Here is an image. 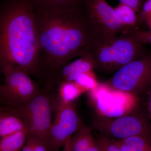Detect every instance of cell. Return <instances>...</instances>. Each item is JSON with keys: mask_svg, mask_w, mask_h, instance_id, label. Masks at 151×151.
Returning <instances> with one entry per match:
<instances>
[{"mask_svg": "<svg viewBox=\"0 0 151 151\" xmlns=\"http://www.w3.org/2000/svg\"><path fill=\"white\" fill-rule=\"evenodd\" d=\"M27 129L24 122L16 114L4 107L0 110V137H2Z\"/></svg>", "mask_w": 151, "mask_h": 151, "instance_id": "obj_13", "label": "cell"}, {"mask_svg": "<svg viewBox=\"0 0 151 151\" xmlns=\"http://www.w3.org/2000/svg\"><path fill=\"white\" fill-rule=\"evenodd\" d=\"M58 98L56 105L73 103L85 92L86 89L72 81H64L57 84Z\"/></svg>", "mask_w": 151, "mask_h": 151, "instance_id": "obj_14", "label": "cell"}, {"mask_svg": "<svg viewBox=\"0 0 151 151\" xmlns=\"http://www.w3.org/2000/svg\"><path fill=\"white\" fill-rule=\"evenodd\" d=\"M28 134L27 129H25L1 137L0 151H22Z\"/></svg>", "mask_w": 151, "mask_h": 151, "instance_id": "obj_15", "label": "cell"}, {"mask_svg": "<svg viewBox=\"0 0 151 151\" xmlns=\"http://www.w3.org/2000/svg\"><path fill=\"white\" fill-rule=\"evenodd\" d=\"M36 23L42 75L46 81L63 66L89 52L94 32L85 9L36 12Z\"/></svg>", "mask_w": 151, "mask_h": 151, "instance_id": "obj_1", "label": "cell"}, {"mask_svg": "<svg viewBox=\"0 0 151 151\" xmlns=\"http://www.w3.org/2000/svg\"><path fill=\"white\" fill-rule=\"evenodd\" d=\"M150 94H149L148 100V110L149 115L150 116V119L151 120V83L150 85Z\"/></svg>", "mask_w": 151, "mask_h": 151, "instance_id": "obj_25", "label": "cell"}, {"mask_svg": "<svg viewBox=\"0 0 151 151\" xmlns=\"http://www.w3.org/2000/svg\"><path fill=\"white\" fill-rule=\"evenodd\" d=\"M119 2L126 5L134 9L139 13L145 0H119Z\"/></svg>", "mask_w": 151, "mask_h": 151, "instance_id": "obj_24", "label": "cell"}, {"mask_svg": "<svg viewBox=\"0 0 151 151\" xmlns=\"http://www.w3.org/2000/svg\"><path fill=\"white\" fill-rule=\"evenodd\" d=\"M146 24L147 25L149 28V30L151 31V17L148 19L145 22Z\"/></svg>", "mask_w": 151, "mask_h": 151, "instance_id": "obj_28", "label": "cell"}, {"mask_svg": "<svg viewBox=\"0 0 151 151\" xmlns=\"http://www.w3.org/2000/svg\"><path fill=\"white\" fill-rule=\"evenodd\" d=\"M4 81L0 86V99L2 107H13L29 101L40 92L31 76L22 68H1Z\"/></svg>", "mask_w": 151, "mask_h": 151, "instance_id": "obj_6", "label": "cell"}, {"mask_svg": "<svg viewBox=\"0 0 151 151\" xmlns=\"http://www.w3.org/2000/svg\"><path fill=\"white\" fill-rule=\"evenodd\" d=\"M146 52L144 45L122 34L105 38L94 37L88 53L93 57L95 69L111 73Z\"/></svg>", "mask_w": 151, "mask_h": 151, "instance_id": "obj_3", "label": "cell"}, {"mask_svg": "<svg viewBox=\"0 0 151 151\" xmlns=\"http://www.w3.org/2000/svg\"><path fill=\"white\" fill-rule=\"evenodd\" d=\"M70 139H69L67 141V142L65 144L64 147L63 148V149L61 151H73L72 149H71V147H70Z\"/></svg>", "mask_w": 151, "mask_h": 151, "instance_id": "obj_27", "label": "cell"}, {"mask_svg": "<svg viewBox=\"0 0 151 151\" xmlns=\"http://www.w3.org/2000/svg\"><path fill=\"white\" fill-rule=\"evenodd\" d=\"M123 34L129 37L138 43L143 45H151V31L149 30L145 31L137 29Z\"/></svg>", "mask_w": 151, "mask_h": 151, "instance_id": "obj_20", "label": "cell"}, {"mask_svg": "<svg viewBox=\"0 0 151 151\" xmlns=\"http://www.w3.org/2000/svg\"><path fill=\"white\" fill-rule=\"evenodd\" d=\"M0 66L43 78L36 12L26 0H4L0 9Z\"/></svg>", "mask_w": 151, "mask_h": 151, "instance_id": "obj_2", "label": "cell"}, {"mask_svg": "<svg viewBox=\"0 0 151 151\" xmlns=\"http://www.w3.org/2000/svg\"><path fill=\"white\" fill-rule=\"evenodd\" d=\"M55 114L48 139L50 151H59L83 127L73 103L56 105Z\"/></svg>", "mask_w": 151, "mask_h": 151, "instance_id": "obj_9", "label": "cell"}, {"mask_svg": "<svg viewBox=\"0 0 151 151\" xmlns=\"http://www.w3.org/2000/svg\"><path fill=\"white\" fill-rule=\"evenodd\" d=\"M94 59L90 53L82 55L61 67L50 78L47 84H57L62 81L73 82L80 73L94 71Z\"/></svg>", "mask_w": 151, "mask_h": 151, "instance_id": "obj_11", "label": "cell"}, {"mask_svg": "<svg viewBox=\"0 0 151 151\" xmlns=\"http://www.w3.org/2000/svg\"><path fill=\"white\" fill-rule=\"evenodd\" d=\"M87 151H100L96 143V140H94Z\"/></svg>", "mask_w": 151, "mask_h": 151, "instance_id": "obj_26", "label": "cell"}, {"mask_svg": "<svg viewBox=\"0 0 151 151\" xmlns=\"http://www.w3.org/2000/svg\"><path fill=\"white\" fill-rule=\"evenodd\" d=\"M116 145L122 151H151V147H134L127 145L118 140H113Z\"/></svg>", "mask_w": 151, "mask_h": 151, "instance_id": "obj_23", "label": "cell"}, {"mask_svg": "<svg viewBox=\"0 0 151 151\" xmlns=\"http://www.w3.org/2000/svg\"><path fill=\"white\" fill-rule=\"evenodd\" d=\"M90 103L100 118H114L131 114L137 108L136 94L116 89L107 83H99L88 92Z\"/></svg>", "mask_w": 151, "mask_h": 151, "instance_id": "obj_4", "label": "cell"}, {"mask_svg": "<svg viewBox=\"0 0 151 151\" xmlns=\"http://www.w3.org/2000/svg\"><path fill=\"white\" fill-rule=\"evenodd\" d=\"M94 127L103 136L116 140L135 136L151 138V124L142 116L129 115L118 118H100L94 121Z\"/></svg>", "mask_w": 151, "mask_h": 151, "instance_id": "obj_8", "label": "cell"}, {"mask_svg": "<svg viewBox=\"0 0 151 151\" xmlns=\"http://www.w3.org/2000/svg\"><path fill=\"white\" fill-rule=\"evenodd\" d=\"M37 12L83 10L88 0H26Z\"/></svg>", "mask_w": 151, "mask_h": 151, "instance_id": "obj_12", "label": "cell"}, {"mask_svg": "<svg viewBox=\"0 0 151 151\" xmlns=\"http://www.w3.org/2000/svg\"><path fill=\"white\" fill-rule=\"evenodd\" d=\"M139 24L151 17V0H145L138 13Z\"/></svg>", "mask_w": 151, "mask_h": 151, "instance_id": "obj_22", "label": "cell"}, {"mask_svg": "<svg viewBox=\"0 0 151 151\" xmlns=\"http://www.w3.org/2000/svg\"><path fill=\"white\" fill-rule=\"evenodd\" d=\"M73 82L86 89L87 92L96 88L99 84L94 71L80 73L76 76Z\"/></svg>", "mask_w": 151, "mask_h": 151, "instance_id": "obj_18", "label": "cell"}, {"mask_svg": "<svg viewBox=\"0 0 151 151\" xmlns=\"http://www.w3.org/2000/svg\"><path fill=\"white\" fill-rule=\"evenodd\" d=\"M115 9L125 28L124 33L139 29L138 13L134 9L121 3Z\"/></svg>", "mask_w": 151, "mask_h": 151, "instance_id": "obj_16", "label": "cell"}, {"mask_svg": "<svg viewBox=\"0 0 151 151\" xmlns=\"http://www.w3.org/2000/svg\"><path fill=\"white\" fill-rule=\"evenodd\" d=\"M85 11L94 28V37H113L125 32L115 8L105 0H88Z\"/></svg>", "mask_w": 151, "mask_h": 151, "instance_id": "obj_10", "label": "cell"}, {"mask_svg": "<svg viewBox=\"0 0 151 151\" xmlns=\"http://www.w3.org/2000/svg\"><path fill=\"white\" fill-rule=\"evenodd\" d=\"M107 84L137 95L151 83V54L146 52L116 71Z\"/></svg>", "mask_w": 151, "mask_h": 151, "instance_id": "obj_7", "label": "cell"}, {"mask_svg": "<svg viewBox=\"0 0 151 151\" xmlns=\"http://www.w3.org/2000/svg\"><path fill=\"white\" fill-rule=\"evenodd\" d=\"M94 139L90 128L83 126L70 138V147L73 151H87Z\"/></svg>", "mask_w": 151, "mask_h": 151, "instance_id": "obj_17", "label": "cell"}, {"mask_svg": "<svg viewBox=\"0 0 151 151\" xmlns=\"http://www.w3.org/2000/svg\"><path fill=\"white\" fill-rule=\"evenodd\" d=\"M95 140L100 151H122L110 138L102 135Z\"/></svg>", "mask_w": 151, "mask_h": 151, "instance_id": "obj_21", "label": "cell"}, {"mask_svg": "<svg viewBox=\"0 0 151 151\" xmlns=\"http://www.w3.org/2000/svg\"><path fill=\"white\" fill-rule=\"evenodd\" d=\"M22 151H50V150L46 142L29 134Z\"/></svg>", "mask_w": 151, "mask_h": 151, "instance_id": "obj_19", "label": "cell"}, {"mask_svg": "<svg viewBox=\"0 0 151 151\" xmlns=\"http://www.w3.org/2000/svg\"><path fill=\"white\" fill-rule=\"evenodd\" d=\"M3 107L23 120L29 134L47 142L52 123V106L51 99L46 92L40 91L32 99L22 105Z\"/></svg>", "mask_w": 151, "mask_h": 151, "instance_id": "obj_5", "label": "cell"}]
</instances>
